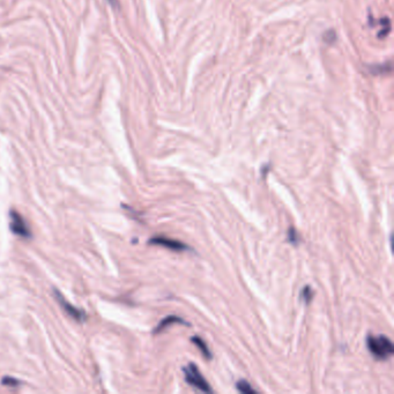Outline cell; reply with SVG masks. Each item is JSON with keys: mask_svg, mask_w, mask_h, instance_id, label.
I'll return each mask as SVG.
<instances>
[{"mask_svg": "<svg viewBox=\"0 0 394 394\" xmlns=\"http://www.w3.org/2000/svg\"><path fill=\"white\" fill-rule=\"evenodd\" d=\"M288 239H289V242L292 243V244H294V245L298 244V236H297V233H296L295 228H294V227H290V229L288 231Z\"/></svg>", "mask_w": 394, "mask_h": 394, "instance_id": "obj_10", "label": "cell"}, {"mask_svg": "<svg viewBox=\"0 0 394 394\" xmlns=\"http://www.w3.org/2000/svg\"><path fill=\"white\" fill-rule=\"evenodd\" d=\"M236 389L243 394H256L257 393L256 390L253 389L251 385H250V383L244 381V379H242V381L236 383Z\"/></svg>", "mask_w": 394, "mask_h": 394, "instance_id": "obj_8", "label": "cell"}, {"mask_svg": "<svg viewBox=\"0 0 394 394\" xmlns=\"http://www.w3.org/2000/svg\"><path fill=\"white\" fill-rule=\"evenodd\" d=\"M109 1H110V2H111V3H113V2H115V1H116V0H109Z\"/></svg>", "mask_w": 394, "mask_h": 394, "instance_id": "obj_12", "label": "cell"}, {"mask_svg": "<svg viewBox=\"0 0 394 394\" xmlns=\"http://www.w3.org/2000/svg\"><path fill=\"white\" fill-rule=\"evenodd\" d=\"M367 347L376 360H389L394 353L392 341L385 335H368Z\"/></svg>", "mask_w": 394, "mask_h": 394, "instance_id": "obj_1", "label": "cell"}, {"mask_svg": "<svg viewBox=\"0 0 394 394\" xmlns=\"http://www.w3.org/2000/svg\"><path fill=\"white\" fill-rule=\"evenodd\" d=\"M9 216H10L9 227L10 230H12L14 234L23 238H29L31 236L28 224L24 221L23 217H22V215H20L19 213H16L15 211H12L9 213Z\"/></svg>", "mask_w": 394, "mask_h": 394, "instance_id": "obj_3", "label": "cell"}, {"mask_svg": "<svg viewBox=\"0 0 394 394\" xmlns=\"http://www.w3.org/2000/svg\"><path fill=\"white\" fill-rule=\"evenodd\" d=\"M54 297H56V300L59 302L61 308L64 309L66 314H67L69 317H72V318L76 320V322H84V320H86V318H87L86 314H84L82 310H79V309H76L75 307H73V305L69 304L68 302L66 301L64 297H62L59 290L54 289Z\"/></svg>", "mask_w": 394, "mask_h": 394, "instance_id": "obj_5", "label": "cell"}, {"mask_svg": "<svg viewBox=\"0 0 394 394\" xmlns=\"http://www.w3.org/2000/svg\"><path fill=\"white\" fill-rule=\"evenodd\" d=\"M2 383H3V385H9V386H13L12 384H15V385L19 384V382L15 381V379H12V378H5L2 381Z\"/></svg>", "mask_w": 394, "mask_h": 394, "instance_id": "obj_11", "label": "cell"}, {"mask_svg": "<svg viewBox=\"0 0 394 394\" xmlns=\"http://www.w3.org/2000/svg\"><path fill=\"white\" fill-rule=\"evenodd\" d=\"M174 324H185V325H189V324H187L186 322H184V319L180 318V317L169 316V317H165L164 319L161 320V323L155 327V330H154L153 333L157 334V333L163 332V331L167 329L168 326L174 325Z\"/></svg>", "mask_w": 394, "mask_h": 394, "instance_id": "obj_6", "label": "cell"}, {"mask_svg": "<svg viewBox=\"0 0 394 394\" xmlns=\"http://www.w3.org/2000/svg\"><path fill=\"white\" fill-rule=\"evenodd\" d=\"M191 341H192L193 344L197 346L198 349L201 352V354L204 355V357H205L206 360H212V356H213L212 353H211V351H209L207 344H206V342L202 340L201 338L192 337V338H191Z\"/></svg>", "mask_w": 394, "mask_h": 394, "instance_id": "obj_7", "label": "cell"}, {"mask_svg": "<svg viewBox=\"0 0 394 394\" xmlns=\"http://www.w3.org/2000/svg\"><path fill=\"white\" fill-rule=\"evenodd\" d=\"M184 378L187 384L196 388L199 391H202L205 393H212L213 390L211 385L208 384V382L206 381L204 376L199 371L198 367L194 363H189L186 367L183 368Z\"/></svg>", "mask_w": 394, "mask_h": 394, "instance_id": "obj_2", "label": "cell"}, {"mask_svg": "<svg viewBox=\"0 0 394 394\" xmlns=\"http://www.w3.org/2000/svg\"><path fill=\"white\" fill-rule=\"evenodd\" d=\"M149 244L162 246V248L171 250V251H175V252H182V251H186V250H190L189 246H187L186 244H184V243H182L180 241H177V239L168 238V237H164V236H155V237L150 238Z\"/></svg>", "mask_w": 394, "mask_h": 394, "instance_id": "obj_4", "label": "cell"}, {"mask_svg": "<svg viewBox=\"0 0 394 394\" xmlns=\"http://www.w3.org/2000/svg\"><path fill=\"white\" fill-rule=\"evenodd\" d=\"M312 297H314V292H312V288L310 286H305L301 292L302 301H303L305 304H309L312 301Z\"/></svg>", "mask_w": 394, "mask_h": 394, "instance_id": "obj_9", "label": "cell"}]
</instances>
